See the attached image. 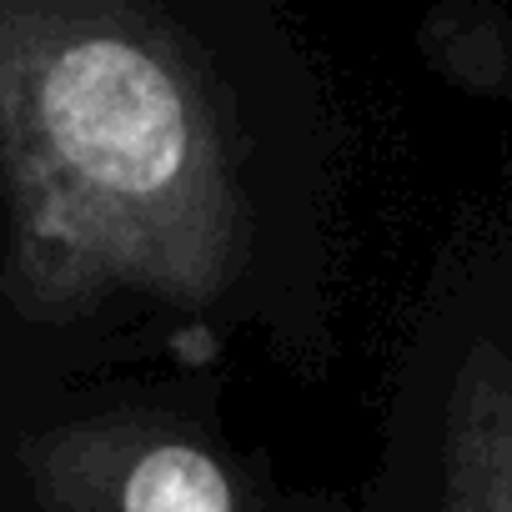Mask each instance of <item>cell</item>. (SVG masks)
<instances>
[{"label":"cell","mask_w":512,"mask_h":512,"mask_svg":"<svg viewBox=\"0 0 512 512\" xmlns=\"http://www.w3.org/2000/svg\"><path fill=\"white\" fill-rule=\"evenodd\" d=\"M267 0H0V251L31 317L246 272Z\"/></svg>","instance_id":"6da1fadb"},{"label":"cell","mask_w":512,"mask_h":512,"mask_svg":"<svg viewBox=\"0 0 512 512\" xmlns=\"http://www.w3.org/2000/svg\"><path fill=\"white\" fill-rule=\"evenodd\" d=\"M36 512H251L236 472L191 432L106 417L31 452Z\"/></svg>","instance_id":"7a4b0ae2"},{"label":"cell","mask_w":512,"mask_h":512,"mask_svg":"<svg viewBox=\"0 0 512 512\" xmlns=\"http://www.w3.org/2000/svg\"><path fill=\"white\" fill-rule=\"evenodd\" d=\"M442 512H512V352L472 342L442 412Z\"/></svg>","instance_id":"3957f363"}]
</instances>
